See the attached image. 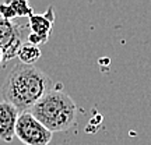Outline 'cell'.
Masks as SVG:
<instances>
[{"label": "cell", "instance_id": "cell-2", "mask_svg": "<svg viewBox=\"0 0 151 145\" xmlns=\"http://www.w3.org/2000/svg\"><path fill=\"white\" fill-rule=\"evenodd\" d=\"M29 113L55 134L67 131L74 126L77 106L70 95L55 86L34 105Z\"/></svg>", "mask_w": 151, "mask_h": 145}, {"label": "cell", "instance_id": "cell-9", "mask_svg": "<svg viewBox=\"0 0 151 145\" xmlns=\"http://www.w3.org/2000/svg\"><path fill=\"white\" fill-rule=\"evenodd\" d=\"M4 66V53H3V49L0 48V69Z\"/></svg>", "mask_w": 151, "mask_h": 145}, {"label": "cell", "instance_id": "cell-6", "mask_svg": "<svg viewBox=\"0 0 151 145\" xmlns=\"http://www.w3.org/2000/svg\"><path fill=\"white\" fill-rule=\"evenodd\" d=\"M20 110L10 102L0 101V140L11 142L16 137V124Z\"/></svg>", "mask_w": 151, "mask_h": 145}, {"label": "cell", "instance_id": "cell-5", "mask_svg": "<svg viewBox=\"0 0 151 145\" xmlns=\"http://www.w3.org/2000/svg\"><path fill=\"white\" fill-rule=\"evenodd\" d=\"M55 22L53 6H49L48 10L43 14H31L28 17V28L29 32L27 35V41L32 45L46 43L49 35L52 32V27Z\"/></svg>", "mask_w": 151, "mask_h": 145}, {"label": "cell", "instance_id": "cell-4", "mask_svg": "<svg viewBox=\"0 0 151 145\" xmlns=\"http://www.w3.org/2000/svg\"><path fill=\"white\" fill-rule=\"evenodd\" d=\"M27 28L28 25L16 24L0 16V48L4 53V64L17 57L18 49L22 45V31Z\"/></svg>", "mask_w": 151, "mask_h": 145}, {"label": "cell", "instance_id": "cell-1", "mask_svg": "<svg viewBox=\"0 0 151 145\" xmlns=\"http://www.w3.org/2000/svg\"><path fill=\"white\" fill-rule=\"evenodd\" d=\"M52 78L35 66L17 63L1 85L3 101L14 105L20 113L29 112L34 105L55 88Z\"/></svg>", "mask_w": 151, "mask_h": 145}, {"label": "cell", "instance_id": "cell-8", "mask_svg": "<svg viewBox=\"0 0 151 145\" xmlns=\"http://www.w3.org/2000/svg\"><path fill=\"white\" fill-rule=\"evenodd\" d=\"M4 1L13 9L17 17H29L34 14V10L28 4L29 0H4Z\"/></svg>", "mask_w": 151, "mask_h": 145}, {"label": "cell", "instance_id": "cell-7", "mask_svg": "<svg viewBox=\"0 0 151 145\" xmlns=\"http://www.w3.org/2000/svg\"><path fill=\"white\" fill-rule=\"evenodd\" d=\"M41 49L38 45H32V43L22 42V45L18 49V53H17V59L20 60V63L22 64H29L34 66L38 60L41 59Z\"/></svg>", "mask_w": 151, "mask_h": 145}, {"label": "cell", "instance_id": "cell-3", "mask_svg": "<svg viewBox=\"0 0 151 145\" xmlns=\"http://www.w3.org/2000/svg\"><path fill=\"white\" fill-rule=\"evenodd\" d=\"M16 137L24 145H49L53 133L29 112H22L16 124Z\"/></svg>", "mask_w": 151, "mask_h": 145}]
</instances>
